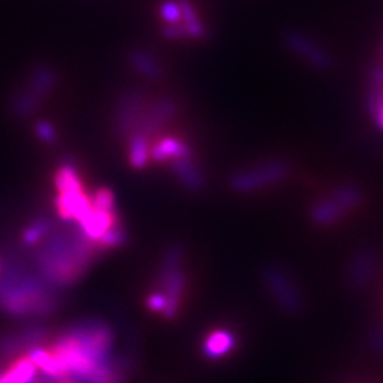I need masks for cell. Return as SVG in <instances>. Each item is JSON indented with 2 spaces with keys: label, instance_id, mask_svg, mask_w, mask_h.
<instances>
[{
  "label": "cell",
  "instance_id": "6da1fadb",
  "mask_svg": "<svg viewBox=\"0 0 383 383\" xmlns=\"http://www.w3.org/2000/svg\"><path fill=\"white\" fill-rule=\"evenodd\" d=\"M362 200L364 193L361 188L352 184H344L311 207V220L320 226L332 224L348 211L357 209Z\"/></svg>",
  "mask_w": 383,
  "mask_h": 383
},
{
  "label": "cell",
  "instance_id": "7a4b0ae2",
  "mask_svg": "<svg viewBox=\"0 0 383 383\" xmlns=\"http://www.w3.org/2000/svg\"><path fill=\"white\" fill-rule=\"evenodd\" d=\"M290 174L287 162L276 159L264 162L253 169L243 171L230 179V187L236 192H253L284 181Z\"/></svg>",
  "mask_w": 383,
  "mask_h": 383
},
{
  "label": "cell",
  "instance_id": "3957f363",
  "mask_svg": "<svg viewBox=\"0 0 383 383\" xmlns=\"http://www.w3.org/2000/svg\"><path fill=\"white\" fill-rule=\"evenodd\" d=\"M284 43L293 53L300 56L310 65L318 70H327L332 67L334 60L331 54L310 36L301 31H287L284 34Z\"/></svg>",
  "mask_w": 383,
  "mask_h": 383
},
{
  "label": "cell",
  "instance_id": "277c9868",
  "mask_svg": "<svg viewBox=\"0 0 383 383\" xmlns=\"http://www.w3.org/2000/svg\"><path fill=\"white\" fill-rule=\"evenodd\" d=\"M378 268V256L374 250H360L351 260L347 268V283L352 288H364L374 278Z\"/></svg>",
  "mask_w": 383,
  "mask_h": 383
},
{
  "label": "cell",
  "instance_id": "5b68a950",
  "mask_svg": "<svg viewBox=\"0 0 383 383\" xmlns=\"http://www.w3.org/2000/svg\"><path fill=\"white\" fill-rule=\"evenodd\" d=\"M142 108L144 98L135 91H131L121 98L115 115V125L121 135H131L135 127L140 125Z\"/></svg>",
  "mask_w": 383,
  "mask_h": 383
},
{
  "label": "cell",
  "instance_id": "8992f818",
  "mask_svg": "<svg viewBox=\"0 0 383 383\" xmlns=\"http://www.w3.org/2000/svg\"><path fill=\"white\" fill-rule=\"evenodd\" d=\"M57 209L64 220H81L93 207L83 191L63 192L57 197Z\"/></svg>",
  "mask_w": 383,
  "mask_h": 383
},
{
  "label": "cell",
  "instance_id": "52a82bcc",
  "mask_svg": "<svg viewBox=\"0 0 383 383\" xmlns=\"http://www.w3.org/2000/svg\"><path fill=\"white\" fill-rule=\"evenodd\" d=\"M178 105L174 100H162L159 101L144 118L140 121V132L144 137H149L152 132H155L159 127H162L165 122H168L174 114L177 112Z\"/></svg>",
  "mask_w": 383,
  "mask_h": 383
},
{
  "label": "cell",
  "instance_id": "ba28073f",
  "mask_svg": "<svg viewBox=\"0 0 383 383\" xmlns=\"http://www.w3.org/2000/svg\"><path fill=\"white\" fill-rule=\"evenodd\" d=\"M268 280H270V284L273 285V290L277 293L281 305L288 313H298L301 310L303 303H301L300 294L295 291L290 280L284 274H281L278 270H273L270 273Z\"/></svg>",
  "mask_w": 383,
  "mask_h": 383
},
{
  "label": "cell",
  "instance_id": "9c48e42d",
  "mask_svg": "<svg viewBox=\"0 0 383 383\" xmlns=\"http://www.w3.org/2000/svg\"><path fill=\"white\" fill-rule=\"evenodd\" d=\"M78 223L81 226V231L87 238L98 241L104 233L115 223V217L114 214L91 209Z\"/></svg>",
  "mask_w": 383,
  "mask_h": 383
},
{
  "label": "cell",
  "instance_id": "30bf717a",
  "mask_svg": "<svg viewBox=\"0 0 383 383\" xmlns=\"http://www.w3.org/2000/svg\"><path fill=\"white\" fill-rule=\"evenodd\" d=\"M149 157L154 161H167V159H179V158H185V157H192L191 148L178 141L177 138H165L162 141H159L152 149Z\"/></svg>",
  "mask_w": 383,
  "mask_h": 383
},
{
  "label": "cell",
  "instance_id": "8fae6325",
  "mask_svg": "<svg viewBox=\"0 0 383 383\" xmlns=\"http://www.w3.org/2000/svg\"><path fill=\"white\" fill-rule=\"evenodd\" d=\"M172 169L175 175L182 181V184L193 192H199L203 189L204 181L199 169L192 162V157H185L175 159L172 162Z\"/></svg>",
  "mask_w": 383,
  "mask_h": 383
},
{
  "label": "cell",
  "instance_id": "7c38bea8",
  "mask_svg": "<svg viewBox=\"0 0 383 383\" xmlns=\"http://www.w3.org/2000/svg\"><path fill=\"white\" fill-rule=\"evenodd\" d=\"M56 83V73L48 65H40L34 70V73L30 77L28 90L33 91L37 97L43 98L48 94V91L53 88Z\"/></svg>",
  "mask_w": 383,
  "mask_h": 383
},
{
  "label": "cell",
  "instance_id": "4fadbf2b",
  "mask_svg": "<svg viewBox=\"0 0 383 383\" xmlns=\"http://www.w3.org/2000/svg\"><path fill=\"white\" fill-rule=\"evenodd\" d=\"M130 63L137 71H140L142 75L148 78H158L162 74V68L159 67V64L155 61L152 56H149L145 51H141V50L131 51Z\"/></svg>",
  "mask_w": 383,
  "mask_h": 383
},
{
  "label": "cell",
  "instance_id": "5bb4252c",
  "mask_svg": "<svg viewBox=\"0 0 383 383\" xmlns=\"http://www.w3.org/2000/svg\"><path fill=\"white\" fill-rule=\"evenodd\" d=\"M149 142L148 138L135 132L130 140V159L135 168H144L149 159Z\"/></svg>",
  "mask_w": 383,
  "mask_h": 383
},
{
  "label": "cell",
  "instance_id": "9a60e30c",
  "mask_svg": "<svg viewBox=\"0 0 383 383\" xmlns=\"http://www.w3.org/2000/svg\"><path fill=\"white\" fill-rule=\"evenodd\" d=\"M56 187L60 193L63 192L83 191L81 181L75 168L71 164H64L56 177Z\"/></svg>",
  "mask_w": 383,
  "mask_h": 383
},
{
  "label": "cell",
  "instance_id": "2e32d148",
  "mask_svg": "<svg viewBox=\"0 0 383 383\" xmlns=\"http://www.w3.org/2000/svg\"><path fill=\"white\" fill-rule=\"evenodd\" d=\"M40 97H37L33 91L30 90H26V91H21L16 95L14 101H13V112L14 115H17L19 118H24V117H28L30 114H33L38 104H40Z\"/></svg>",
  "mask_w": 383,
  "mask_h": 383
},
{
  "label": "cell",
  "instance_id": "e0dca14e",
  "mask_svg": "<svg viewBox=\"0 0 383 383\" xmlns=\"http://www.w3.org/2000/svg\"><path fill=\"white\" fill-rule=\"evenodd\" d=\"M181 9H182V19L185 20V30L187 34L192 37H203L206 36V30L203 24L200 23L193 6L189 0H181Z\"/></svg>",
  "mask_w": 383,
  "mask_h": 383
},
{
  "label": "cell",
  "instance_id": "ac0fdd59",
  "mask_svg": "<svg viewBox=\"0 0 383 383\" xmlns=\"http://www.w3.org/2000/svg\"><path fill=\"white\" fill-rule=\"evenodd\" d=\"M233 345V340L226 332H214L206 342V351L210 357H220L227 352Z\"/></svg>",
  "mask_w": 383,
  "mask_h": 383
},
{
  "label": "cell",
  "instance_id": "d6986e66",
  "mask_svg": "<svg viewBox=\"0 0 383 383\" xmlns=\"http://www.w3.org/2000/svg\"><path fill=\"white\" fill-rule=\"evenodd\" d=\"M91 201V207L104 213L114 214L115 210V203H114V194L107 189H101L94 193Z\"/></svg>",
  "mask_w": 383,
  "mask_h": 383
},
{
  "label": "cell",
  "instance_id": "ffe728a7",
  "mask_svg": "<svg viewBox=\"0 0 383 383\" xmlns=\"http://www.w3.org/2000/svg\"><path fill=\"white\" fill-rule=\"evenodd\" d=\"M368 98L371 114L374 115L378 128L383 132V90H371Z\"/></svg>",
  "mask_w": 383,
  "mask_h": 383
},
{
  "label": "cell",
  "instance_id": "44dd1931",
  "mask_svg": "<svg viewBox=\"0 0 383 383\" xmlns=\"http://www.w3.org/2000/svg\"><path fill=\"white\" fill-rule=\"evenodd\" d=\"M125 241V233L121 229V226H117L114 223L105 233L104 236L98 240L101 247H117Z\"/></svg>",
  "mask_w": 383,
  "mask_h": 383
},
{
  "label": "cell",
  "instance_id": "7402d4cb",
  "mask_svg": "<svg viewBox=\"0 0 383 383\" xmlns=\"http://www.w3.org/2000/svg\"><path fill=\"white\" fill-rule=\"evenodd\" d=\"M50 230V221L41 219L37 220L36 223H33L23 234V240L27 244H34L37 240L41 238V236H44L47 231Z\"/></svg>",
  "mask_w": 383,
  "mask_h": 383
},
{
  "label": "cell",
  "instance_id": "603a6c76",
  "mask_svg": "<svg viewBox=\"0 0 383 383\" xmlns=\"http://www.w3.org/2000/svg\"><path fill=\"white\" fill-rule=\"evenodd\" d=\"M161 16L169 24H178V21L182 19L181 3H177L174 0L164 1L161 6Z\"/></svg>",
  "mask_w": 383,
  "mask_h": 383
},
{
  "label": "cell",
  "instance_id": "cb8c5ba5",
  "mask_svg": "<svg viewBox=\"0 0 383 383\" xmlns=\"http://www.w3.org/2000/svg\"><path fill=\"white\" fill-rule=\"evenodd\" d=\"M36 134L41 141L47 144H51L56 141V131L51 127V124H48L47 121H40L36 124Z\"/></svg>",
  "mask_w": 383,
  "mask_h": 383
},
{
  "label": "cell",
  "instance_id": "d4e9b609",
  "mask_svg": "<svg viewBox=\"0 0 383 383\" xmlns=\"http://www.w3.org/2000/svg\"><path fill=\"white\" fill-rule=\"evenodd\" d=\"M164 34L169 38H182V37H187V30L184 26H179V24H169L164 28Z\"/></svg>",
  "mask_w": 383,
  "mask_h": 383
},
{
  "label": "cell",
  "instance_id": "484cf974",
  "mask_svg": "<svg viewBox=\"0 0 383 383\" xmlns=\"http://www.w3.org/2000/svg\"><path fill=\"white\" fill-rule=\"evenodd\" d=\"M371 90H383V64L371 73Z\"/></svg>",
  "mask_w": 383,
  "mask_h": 383
},
{
  "label": "cell",
  "instance_id": "4316f807",
  "mask_svg": "<svg viewBox=\"0 0 383 383\" xmlns=\"http://www.w3.org/2000/svg\"><path fill=\"white\" fill-rule=\"evenodd\" d=\"M369 344H371V348H374L375 351H383V327H381L379 330H377L371 335Z\"/></svg>",
  "mask_w": 383,
  "mask_h": 383
},
{
  "label": "cell",
  "instance_id": "83f0119b",
  "mask_svg": "<svg viewBox=\"0 0 383 383\" xmlns=\"http://www.w3.org/2000/svg\"><path fill=\"white\" fill-rule=\"evenodd\" d=\"M379 53H381V57L383 60V36H382V43H381V48H379Z\"/></svg>",
  "mask_w": 383,
  "mask_h": 383
}]
</instances>
